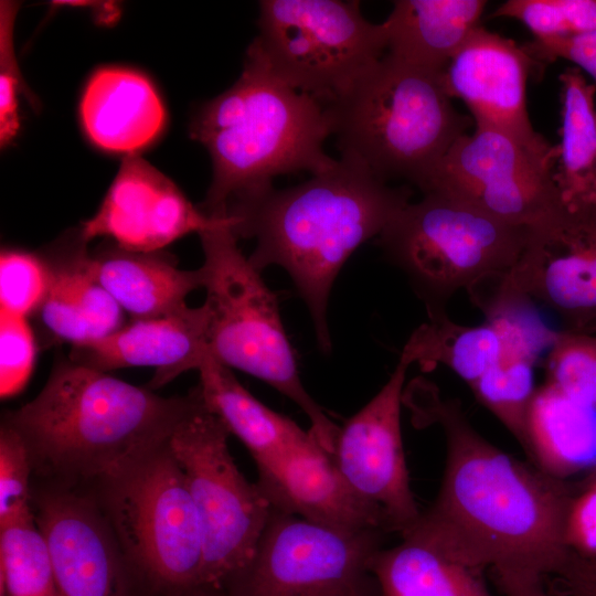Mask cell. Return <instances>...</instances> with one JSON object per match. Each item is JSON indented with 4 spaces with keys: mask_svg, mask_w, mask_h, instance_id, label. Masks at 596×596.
I'll return each instance as SVG.
<instances>
[{
    "mask_svg": "<svg viewBox=\"0 0 596 596\" xmlns=\"http://www.w3.org/2000/svg\"><path fill=\"white\" fill-rule=\"evenodd\" d=\"M528 348L521 327L512 320L497 318L464 326L446 316L416 328L401 358L427 371L443 364L470 385L508 352Z\"/></svg>",
    "mask_w": 596,
    "mask_h": 596,
    "instance_id": "obj_25",
    "label": "cell"
},
{
    "mask_svg": "<svg viewBox=\"0 0 596 596\" xmlns=\"http://www.w3.org/2000/svg\"><path fill=\"white\" fill-rule=\"evenodd\" d=\"M233 222L206 215L163 173L126 155L97 212L79 227L86 242L107 237L135 252H159L191 233Z\"/></svg>",
    "mask_w": 596,
    "mask_h": 596,
    "instance_id": "obj_15",
    "label": "cell"
},
{
    "mask_svg": "<svg viewBox=\"0 0 596 596\" xmlns=\"http://www.w3.org/2000/svg\"><path fill=\"white\" fill-rule=\"evenodd\" d=\"M1 596H57L47 542L32 514L0 524Z\"/></svg>",
    "mask_w": 596,
    "mask_h": 596,
    "instance_id": "obj_29",
    "label": "cell"
},
{
    "mask_svg": "<svg viewBox=\"0 0 596 596\" xmlns=\"http://www.w3.org/2000/svg\"><path fill=\"white\" fill-rule=\"evenodd\" d=\"M529 231L462 200L429 192L402 207L377 243L406 276L433 320L448 316L447 304L459 289L512 268Z\"/></svg>",
    "mask_w": 596,
    "mask_h": 596,
    "instance_id": "obj_7",
    "label": "cell"
},
{
    "mask_svg": "<svg viewBox=\"0 0 596 596\" xmlns=\"http://www.w3.org/2000/svg\"><path fill=\"white\" fill-rule=\"evenodd\" d=\"M593 561V560H592ZM593 564H594V568H595V573H596V560L593 561Z\"/></svg>",
    "mask_w": 596,
    "mask_h": 596,
    "instance_id": "obj_42",
    "label": "cell"
},
{
    "mask_svg": "<svg viewBox=\"0 0 596 596\" xmlns=\"http://www.w3.org/2000/svg\"><path fill=\"white\" fill-rule=\"evenodd\" d=\"M163 397L71 359H61L41 392L6 415L32 467L64 479H115L168 443L196 400Z\"/></svg>",
    "mask_w": 596,
    "mask_h": 596,
    "instance_id": "obj_3",
    "label": "cell"
},
{
    "mask_svg": "<svg viewBox=\"0 0 596 596\" xmlns=\"http://www.w3.org/2000/svg\"><path fill=\"white\" fill-rule=\"evenodd\" d=\"M18 4L1 1L0 6V141L11 142L20 128L18 94L23 89L13 50V22Z\"/></svg>",
    "mask_w": 596,
    "mask_h": 596,
    "instance_id": "obj_36",
    "label": "cell"
},
{
    "mask_svg": "<svg viewBox=\"0 0 596 596\" xmlns=\"http://www.w3.org/2000/svg\"><path fill=\"white\" fill-rule=\"evenodd\" d=\"M79 113L95 146L126 155L152 142L164 124V108L152 84L124 67H104L93 74Z\"/></svg>",
    "mask_w": 596,
    "mask_h": 596,
    "instance_id": "obj_22",
    "label": "cell"
},
{
    "mask_svg": "<svg viewBox=\"0 0 596 596\" xmlns=\"http://www.w3.org/2000/svg\"><path fill=\"white\" fill-rule=\"evenodd\" d=\"M556 159L557 146L541 152L504 131L476 126L453 145L421 191L532 227L566 209L554 180Z\"/></svg>",
    "mask_w": 596,
    "mask_h": 596,
    "instance_id": "obj_12",
    "label": "cell"
},
{
    "mask_svg": "<svg viewBox=\"0 0 596 596\" xmlns=\"http://www.w3.org/2000/svg\"><path fill=\"white\" fill-rule=\"evenodd\" d=\"M561 142L554 180L566 209L596 204V84L571 66L560 74Z\"/></svg>",
    "mask_w": 596,
    "mask_h": 596,
    "instance_id": "obj_26",
    "label": "cell"
},
{
    "mask_svg": "<svg viewBox=\"0 0 596 596\" xmlns=\"http://www.w3.org/2000/svg\"><path fill=\"white\" fill-rule=\"evenodd\" d=\"M592 411L546 384L536 391L529 415V456L535 466L560 479L584 466L596 447Z\"/></svg>",
    "mask_w": 596,
    "mask_h": 596,
    "instance_id": "obj_28",
    "label": "cell"
},
{
    "mask_svg": "<svg viewBox=\"0 0 596 596\" xmlns=\"http://www.w3.org/2000/svg\"><path fill=\"white\" fill-rule=\"evenodd\" d=\"M32 461L21 436L2 423L0 432V524L32 514Z\"/></svg>",
    "mask_w": 596,
    "mask_h": 596,
    "instance_id": "obj_35",
    "label": "cell"
},
{
    "mask_svg": "<svg viewBox=\"0 0 596 596\" xmlns=\"http://www.w3.org/2000/svg\"><path fill=\"white\" fill-rule=\"evenodd\" d=\"M440 75L384 54L326 107L342 158L422 189L471 126Z\"/></svg>",
    "mask_w": 596,
    "mask_h": 596,
    "instance_id": "obj_5",
    "label": "cell"
},
{
    "mask_svg": "<svg viewBox=\"0 0 596 596\" xmlns=\"http://www.w3.org/2000/svg\"><path fill=\"white\" fill-rule=\"evenodd\" d=\"M403 403L419 423L441 427L447 457L437 498L401 535L475 572L491 567L497 578L557 576L572 554L565 522L575 493L563 479L485 439L459 401L427 381L411 383Z\"/></svg>",
    "mask_w": 596,
    "mask_h": 596,
    "instance_id": "obj_1",
    "label": "cell"
},
{
    "mask_svg": "<svg viewBox=\"0 0 596 596\" xmlns=\"http://www.w3.org/2000/svg\"><path fill=\"white\" fill-rule=\"evenodd\" d=\"M199 235L204 304L210 311V354L292 401L308 417L310 433L332 455L340 428L304 387L277 297L240 249L232 222Z\"/></svg>",
    "mask_w": 596,
    "mask_h": 596,
    "instance_id": "obj_6",
    "label": "cell"
},
{
    "mask_svg": "<svg viewBox=\"0 0 596 596\" xmlns=\"http://www.w3.org/2000/svg\"><path fill=\"white\" fill-rule=\"evenodd\" d=\"M39 349L29 318L0 310V395L8 398L19 394L33 371Z\"/></svg>",
    "mask_w": 596,
    "mask_h": 596,
    "instance_id": "obj_34",
    "label": "cell"
},
{
    "mask_svg": "<svg viewBox=\"0 0 596 596\" xmlns=\"http://www.w3.org/2000/svg\"><path fill=\"white\" fill-rule=\"evenodd\" d=\"M380 530L349 531L272 508L233 596H369Z\"/></svg>",
    "mask_w": 596,
    "mask_h": 596,
    "instance_id": "obj_11",
    "label": "cell"
},
{
    "mask_svg": "<svg viewBox=\"0 0 596 596\" xmlns=\"http://www.w3.org/2000/svg\"><path fill=\"white\" fill-rule=\"evenodd\" d=\"M546 368V385L577 405L596 409V333L555 332Z\"/></svg>",
    "mask_w": 596,
    "mask_h": 596,
    "instance_id": "obj_31",
    "label": "cell"
},
{
    "mask_svg": "<svg viewBox=\"0 0 596 596\" xmlns=\"http://www.w3.org/2000/svg\"><path fill=\"white\" fill-rule=\"evenodd\" d=\"M212 590L205 589V588H199L194 590L183 592L179 596H213Z\"/></svg>",
    "mask_w": 596,
    "mask_h": 596,
    "instance_id": "obj_41",
    "label": "cell"
},
{
    "mask_svg": "<svg viewBox=\"0 0 596 596\" xmlns=\"http://www.w3.org/2000/svg\"><path fill=\"white\" fill-rule=\"evenodd\" d=\"M49 286V269L40 253L2 249L0 255L1 309L31 318Z\"/></svg>",
    "mask_w": 596,
    "mask_h": 596,
    "instance_id": "obj_33",
    "label": "cell"
},
{
    "mask_svg": "<svg viewBox=\"0 0 596 596\" xmlns=\"http://www.w3.org/2000/svg\"><path fill=\"white\" fill-rule=\"evenodd\" d=\"M257 471L274 509L342 530L392 532L382 511L353 491L313 435Z\"/></svg>",
    "mask_w": 596,
    "mask_h": 596,
    "instance_id": "obj_19",
    "label": "cell"
},
{
    "mask_svg": "<svg viewBox=\"0 0 596 596\" xmlns=\"http://www.w3.org/2000/svg\"><path fill=\"white\" fill-rule=\"evenodd\" d=\"M105 483L108 523L129 560L160 586L204 588L201 524L168 443Z\"/></svg>",
    "mask_w": 596,
    "mask_h": 596,
    "instance_id": "obj_10",
    "label": "cell"
},
{
    "mask_svg": "<svg viewBox=\"0 0 596 596\" xmlns=\"http://www.w3.org/2000/svg\"><path fill=\"white\" fill-rule=\"evenodd\" d=\"M523 47L535 64L563 58L572 62L596 81V30L568 38L534 39Z\"/></svg>",
    "mask_w": 596,
    "mask_h": 596,
    "instance_id": "obj_38",
    "label": "cell"
},
{
    "mask_svg": "<svg viewBox=\"0 0 596 596\" xmlns=\"http://www.w3.org/2000/svg\"><path fill=\"white\" fill-rule=\"evenodd\" d=\"M247 53L275 77L327 107L386 53L382 23L359 1L264 0Z\"/></svg>",
    "mask_w": 596,
    "mask_h": 596,
    "instance_id": "obj_9",
    "label": "cell"
},
{
    "mask_svg": "<svg viewBox=\"0 0 596 596\" xmlns=\"http://www.w3.org/2000/svg\"><path fill=\"white\" fill-rule=\"evenodd\" d=\"M95 279L131 319H150L188 307L187 297L203 288L201 268L180 269L162 251L135 252L111 241L88 251Z\"/></svg>",
    "mask_w": 596,
    "mask_h": 596,
    "instance_id": "obj_21",
    "label": "cell"
},
{
    "mask_svg": "<svg viewBox=\"0 0 596 596\" xmlns=\"http://www.w3.org/2000/svg\"><path fill=\"white\" fill-rule=\"evenodd\" d=\"M535 62L513 40L476 29L440 75L450 98L461 99L476 126L504 131L541 152L552 146L533 129L526 108V81Z\"/></svg>",
    "mask_w": 596,
    "mask_h": 596,
    "instance_id": "obj_16",
    "label": "cell"
},
{
    "mask_svg": "<svg viewBox=\"0 0 596 596\" xmlns=\"http://www.w3.org/2000/svg\"><path fill=\"white\" fill-rule=\"evenodd\" d=\"M568 596H596V573L593 561L577 558L561 577Z\"/></svg>",
    "mask_w": 596,
    "mask_h": 596,
    "instance_id": "obj_39",
    "label": "cell"
},
{
    "mask_svg": "<svg viewBox=\"0 0 596 596\" xmlns=\"http://www.w3.org/2000/svg\"><path fill=\"white\" fill-rule=\"evenodd\" d=\"M535 355L510 351L471 383L477 400L517 438L529 455V415L536 390Z\"/></svg>",
    "mask_w": 596,
    "mask_h": 596,
    "instance_id": "obj_30",
    "label": "cell"
},
{
    "mask_svg": "<svg viewBox=\"0 0 596 596\" xmlns=\"http://www.w3.org/2000/svg\"><path fill=\"white\" fill-rule=\"evenodd\" d=\"M198 385L205 406L248 449L256 467L306 443L312 436L290 418L253 396L232 370L211 354L198 370Z\"/></svg>",
    "mask_w": 596,
    "mask_h": 596,
    "instance_id": "obj_24",
    "label": "cell"
},
{
    "mask_svg": "<svg viewBox=\"0 0 596 596\" xmlns=\"http://www.w3.org/2000/svg\"><path fill=\"white\" fill-rule=\"evenodd\" d=\"M544 578L534 576H513L498 578L504 596H552L543 585Z\"/></svg>",
    "mask_w": 596,
    "mask_h": 596,
    "instance_id": "obj_40",
    "label": "cell"
},
{
    "mask_svg": "<svg viewBox=\"0 0 596 596\" xmlns=\"http://www.w3.org/2000/svg\"><path fill=\"white\" fill-rule=\"evenodd\" d=\"M411 190L393 188L361 163L340 158L306 182L269 188L233 207L237 238H254L248 256L259 272L279 266L311 316L317 343L331 351L327 309L333 283L354 251L377 237L409 203Z\"/></svg>",
    "mask_w": 596,
    "mask_h": 596,
    "instance_id": "obj_2",
    "label": "cell"
},
{
    "mask_svg": "<svg viewBox=\"0 0 596 596\" xmlns=\"http://www.w3.org/2000/svg\"><path fill=\"white\" fill-rule=\"evenodd\" d=\"M411 363H398L382 389L340 428L332 460L353 491L402 533L421 515L409 487L401 406Z\"/></svg>",
    "mask_w": 596,
    "mask_h": 596,
    "instance_id": "obj_14",
    "label": "cell"
},
{
    "mask_svg": "<svg viewBox=\"0 0 596 596\" xmlns=\"http://www.w3.org/2000/svg\"><path fill=\"white\" fill-rule=\"evenodd\" d=\"M196 400L175 426L168 446L183 471L204 544L203 587L235 586L247 572L272 513L257 483L238 470L223 422Z\"/></svg>",
    "mask_w": 596,
    "mask_h": 596,
    "instance_id": "obj_8",
    "label": "cell"
},
{
    "mask_svg": "<svg viewBox=\"0 0 596 596\" xmlns=\"http://www.w3.org/2000/svg\"><path fill=\"white\" fill-rule=\"evenodd\" d=\"M209 328L207 306H188L163 317L131 319L103 339L72 347L68 359L103 372L153 368L149 386L156 389L185 371L199 370L210 354Z\"/></svg>",
    "mask_w": 596,
    "mask_h": 596,
    "instance_id": "obj_20",
    "label": "cell"
},
{
    "mask_svg": "<svg viewBox=\"0 0 596 596\" xmlns=\"http://www.w3.org/2000/svg\"><path fill=\"white\" fill-rule=\"evenodd\" d=\"M505 283L553 310L565 330L596 333V204L565 209L530 227Z\"/></svg>",
    "mask_w": 596,
    "mask_h": 596,
    "instance_id": "obj_13",
    "label": "cell"
},
{
    "mask_svg": "<svg viewBox=\"0 0 596 596\" xmlns=\"http://www.w3.org/2000/svg\"><path fill=\"white\" fill-rule=\"evenodd\" d=\"M369 568L384 596H491L475 571L409 536L380 549Z\"/></svg>",
    "mask_w": 596,
    "mask_h": 596,
    "instance_id": "obj_27",
    "label": "cell"
},
{
    "mask_svg": "<svg viewBox=\"0 0 596 596\" xmlns=\"http://www.w3.org/2000/svg\"><path fill=\"white\" fill-rule=\"evenodd\" d=\"M483 0H398L383 22L386 54L441 75L472 32L481 26Z\"/></svg>",
    "mask_w": 596,
    "mask_h": 596,
    "instance_id": "obj_23",
    "label": "cell"
},
{
    "mask_svg": "<svg viewBox=\"0 0 596 596\" xmlns=\"http://www.w3.org/2000/svg\"><path fill=\"white\" fill-rule=\"evenodd\" d=\"M491 17L519 20L538 40L568 38L596 30V0H508Z\"/></svg>",
    "mask_w": 596,
    "mask_h": 596,
    "instance_id": "obj_32",
    "label": "cell"
},
{
    "mask_svg": "<svg viewBox=\"0 0 596 596\" xmlns=\"http://www.w3.org/2000/svg\"><path fill=\"white\" fill-rule=\"evenodd\" d=\"M79 227L40 252L49 269L45 296L31 317L39 349L103 339L125 323V311L93 276Z\"/></svg>",
    "mask_w": 596,
    "mask_h": 596,
    "instance_id": "obj_18",
    "label": "cell"
},
{
    "mask_svg": "<svg viewBox=\"0 0 596 596\" xmlns=\"http://www.w3.org/2000/svg\"><path fill=\"white\" fill-rule=\"evenodd\" d=\"M593 471L596 472V465L594 466Z\"/></svg>",
    "mask_w": 596,
    "mask_h": 596,
    "instance_id": "obj_43",
    "label": "cell"
},
{
    "mask_svg": "<svg viewBox=\"0 0 596 596\" xmlns=\"http://www.w3.org/2000/svg\"><path fill=\"white\" fill-rule=\"evenodd\" d=\"M565 541L572 552L596 560V472L592 471L582 491L571 500L565 522Z\"/></svg>",
    "mask_w": 596,
    "mask_h": 596,
    "instance_id": "obj_37",
    "label": "cell"
},
{
    "mask_svg": "<svg viewBox=\"0 0 596 596\" xmlns=\"http://www.w3.org/2000/svg\"><path fill=\"white\" fill-rule=\"evenodd\" d=\"M190 136L212 160V182L200 204L211 217H227L272 188L277 175L315 174L336 160L323 151L331 136L326 107L247 52L237 81L195 113Z\"/></svg>",
    "mask_w": 596,
    "mask_h": 596,
    "instance_id": "obj_4",
    "label": "cell"
},
{
    "mask_svg": "<svg viewBox=\"0 0 596 596\" xmlns=\"http://www.w3.org/2000/svg\"><path fill=\"white\" fill-rule=\"evenodd\" d=\"M36 505L57 596H131L123 550L93 502L56 491L43 494Z\"/></svg>",
    "mask_w": 596,
    "mask_h": 596,
    "instance_id": "obj_17",
    "label": "cell"
}]
</instances>
